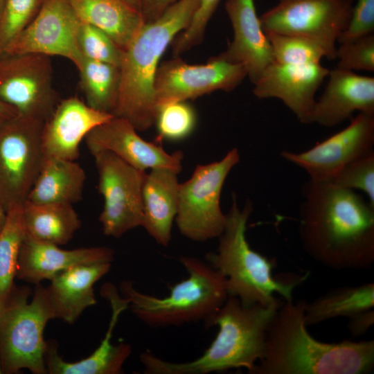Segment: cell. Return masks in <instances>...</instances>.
Wrapping results in <instances>:
<instances>
[{"mask_svg": "<svg viewBox=\"0 0 374 374\" xmlns=\"http://www.w3.org/2000/svg\"><path fill=\"white\" fill-rule=\"evenodd\" d=\"M299 235L304 250L335 269L374 262V206L353 190L309 180L303 187Z\"/></svg>", "mask_w": 374, "mask_h": 374, "instance_id": "6da1fadb", "label": "cell"}, {"mask_svg": "<svg viewBox=\"0 0 374 374\" xmlns=\"http://www.w3.org/2000/svg\"><path fill=\"white\" fill-rule=\"evenodd\" d=\"M304 300L283 302L267 330L265 355L251 374H365L374 366L373 340L326 343L307 330Z\"/></svg>", "mask_w": 374, "mask_h": 374, "instance_id": "7a4b0ae2", "label": "cell"}, {"mask_svg": "<svg viewBox=\"0 0 374 374\" xmlns=\"http://www.w3.org/2000/svg\"><path fill=\"white\" fill-rule=\"evenodd\" d=\"M283 303L248 305L229 296L205 322L209 327L217 326L218 332L202 355L191 361L172 362L146 350L140 355L144 373L207 374L244 368L250 373L265 355L268 328Z\"/></svg>", "mask_w": 374, "mask_h": 374, "instance_id": "3957f363", "label": "cell"}, {"mask_svg": "<svg viewBox=\"0 0 374 374\" xmlns=\"http://www.w3.org/2000/svg\"><path fill=\"white\" fill-rule=\"evenodd\" d=\"M199 0H178L145 23L124 50L118 101L113 115L139 131L151 127L157 105L154 81L159 60L173 39L189 24Z\"/></svg>", "mask_w": 374, "mask_h": 374, "instance_id": "277c9868", "label": "cell"}, {"mask_svg": "<svg viewBox=\"0 0 374 374\" xmlns=\"http://www.w3.org/2000/svg\"><path fill=\"white\" fill-rule=\"evenodd\" d=\"M252 209L249 202L241 208L233 194L217 249L206 255L207 262L225 278L229 296L244 305L280 302L275 294L285 301H292L295 287L306 276L281 279L272 275L274 260L254 251L247 240V224Z\"/></svg>", "mask_w": 374, "mask_h": 374, "instance_id": "5b68a950", "label": "cell"}, {"mask_svg": "<svg viewBox=\"0 0 374 374\" xmlns=\"http://www.w3.org/2000/svg\"><path fill=\"white\" fill-rule=\"evenodd\" d=\"M179 261L188 277L171 287L165 297L141 292L131 281L120 283L121 294L129 301V308L150 327L206 322L229 296L225 278L207 262L184 256Z\"/></svg>", "mask_w": 374, "mask_h": 374, "instance_id": "8992f818", "label": "cell"}, {"mask_svg": "<svg viewBox=\"0 0 374 374\" xmlns=\"http://www.w3.org/2000/svg\"><path fill=\"white\" fill-rule=\"evenodd\" d=\"M28 287H17L0 314V364L2 373H17L26 368L33 374L47 373V341L44 330L54 319L44 292L36 284L30 302Z\"/></svg>", "mask_w": 374, "mask_h": 374, "instance_id": "52a82bcc", "label": "cell"}, {"mask_svg": "<svg viewBox=\"0 0 374 374\" xmlns=\"http://www.w3.org/2000/svg\"><path fill=\"white\" fill-rule=\"evenodd\" d=\"M237 148L220 160L197 165L191 177L179 184V205L175 221L181 235L195 242L218 238L224 229L226 215L220 206L224 181L239 163Z\"/></svg>", "mask_w": 374, "mask_h": 374, "instance_id": "ba28073f", "label": "cell"}, {"mask_svg": "<svg viewBox=\"0 0 374 374\" xmlns=\"http://www.w3.org/2000/svg\"><path fill=\"white\" fill-rule=\"evenodd\" d=\"M43 125L19 115L0 125V199L6 212L27 200L40 172Z\"/></svg>", "mask_w": 374, "mask_h": 374, "instance_id": "9c48e42d", "label": "cell"}, {"mask_svg": "<svg viewBox=\"0 0 374 374\" xmlns=\"http://www.w3.org/2000/svg\"><path fill=\"white\" fill-rule=\"evenodd\" d=\"M354 0H284L259 18L265 32L296 35L318 44L336 58V42L346 28Z\"/></svg>", "mask_w": 374, "mask_h": 374, "instance_id": "30bf717a", "label": "cell"}, {"mask_svg": "<svg viewBox=\"0 0 374 374\" xmlns=\"http://www.w3.org/2000/svg\"><path fill=\"white\" fill-rule=\"evenodd\" d=\"M93 156L98 175V190L104 199L99 221L105 235L119 238L142 225L146 173L107 151Z\"/></svg>", "mask_w": 374, "mask_h": 374, "instance_id": "8fae6325", "label": "cell"}, {"mask_svg": "<svg viewBox=\"0 0 374 374\" xmlns=\"http://www.w3.org/2000/svg\"><path fill=\"white\" fill-rule=\"evenodd\" d=\"M0 100L21 116L45 121L60 102L49 56L27 53L0 57Z\"/></svg>", "mask_w": 374, "mask_h": 374, "instance_id": "7c38bea8", "label": "cell"}, {"mask_svg": "<svg viewBox=\"0 0 374 374\" xmlns=\"http://www.w3.org/2000/svg\"><path fill=\"white\" fill-rule=\"evenodd\" d=\"M247 76L245 66L211 57L204 64H189L175 57L159 64L154 77L157 107L168 103L186 101L215 91L235 89Z\"/></svg>", "mask_w": 374, "mask_h": 374, "instance_id": "4fadbf2b", "label": "cell"}, {"mask_svg": "<svg viewBox=\"0 0 374 374\" xmlns=\"http://www.w3.org/2000/svg\"><path fill=\"white\" fill-rule=\"evenodd\" d=\"M350 120L346 127L310 149L280 155L304 169L310 180L330 181L346 165L374 152V114L359 112Z\"/></svg>", "mask_w": 374, "mask_h": 374, "instance_id": "5bb4252c", "label": "cell"}, {"mask_svg": "<svg viewBox=\"0 0 374 374\" xmlns=\"http://www.w3.org/2000/svg\"><path fill=\"white\" fill-rule=\"evenodd\" d=\"M80 23L68 0H44L35 17L5 48L1 55L36 53L60 56L77 66L82 59L76 41Z\"/></svg>", "mask_w": 374, "mask_h": 374, "instance_id": "9a60e30c", "label": "cell"}, {"mask_svg": "<svg viewBox=\"0 0 374 374\" xmlns=\"http://www.w3.org/2000/svg\"><path fill=\"white\" fill-rule=\"evenodd\" d=\"M136 131L127 120L114 116L91 130L84 141L92 155L107 151L143 171L158 168L177 173L181 170L182 152L168 153L159 143L145 141Z\"/></svg>", "mask_w": 374, "mask_h": 374, "instance_id": "2e32d148", "label": "cell"}, {"mask_svg": "<svg viewBox=\"0 0 374 374\" xmlns=\"http://www.w3.org/2000/svg\"><path fill=\"white\" fill-rule=\"evenodd\" d=\"M329 71L321 63L296 66L273 62L253 83L252 91L259 99H280L301 123L310 124L316 92Z\"/></svg>", "mask_w": 374, "mask_h": 374, "instance_id": "e0dca14e", "label": "cell"}, {"mask_svg": "<svg viewBox=\"0 0 374 374\" xmlns=\"http://www.w3.org/2000/svg\"><path fill=\"white\" fill-rule=\"evenodd\" d=\"M113 114L89 107L75 96L60 100L44 122L42 145L44 157L75 161L79 145L88 133Z\"/></svg>", "mask_w": 374, "mask_h": 374, "instance_id": "ac0fdd59", "label": "cell"}, {"mask_svg": "<svg viewBox=\"0 0 374 374\" xmlns=\"http://www.w3.org/2000/svg\"><path fill=\"white\" fill-rule=\"evenodd\" d=\"M100 294L110 305L112 315L106 334L98 347L88 357L75 362L64 360L58 353L53 341H47L46 366L49 374H120L132 353V347L126 343L113 345L112 337L121 313L129 308V301L119 294L111 283L104 284Z\"/></svg>", "mask_w": 374, "mask_h": 374, "instance_id": "d6986e66", "label": "cell"}, {"mask_svg": "<svg viewBox=\"0 0 374 374\" xmlns=\"http://www.w3.org/2000/svg\"><path fill=\"white\" fill-rule=\"evenodd\" d=\"M224 7L233 38L226 51L217 57L243 64L253 84L274 62L271 47L257 15L254 0H226Z\"/></svg>", "mask_w": 374, "mask_h": 374, "instance_id": "ffe728a7", "label": "cell"}, {"mask_svg": "<svg viewBox=\"0 0 374 374\" xmlns=\"http://www.w3.org/2000/svg\"><path fill=\"white\" fill-rule=\"evenodd\" d=\"M313 108L310 123L332 127L353 117L355 112L374 114V78L335 68Z\"/></svg>", "mask_w": 374, "mask_h": 374, "instance_id": "44dd1931", "label": "cell"}, {"mask_svg": "<svg viewBox=\"0 0 374 374\" xmlns=\"http://www.w3.org/2000/svg\"><path fill=\"white\" fill-rule=\"evenodd\" d=\"M113 249L106 247L66 250L59 246L34 240L25 236L19 250L16 277L38 284L51 280L72 267L96 262H112Z\"/></svg>", "mask_w": 374, "mask_h": 374, "instance_id": "7402d4cb", "label": "cell"}, {"mask_svg": "<svg viewBox=\"0 0 374 374\" xmlns=\"http://www.w3.org/2000/svg\"><path fill=\"white\" fill-rule=\"evenodd\" d=\"M111 267L109 262L80 265L53 277L44 292L54 319L73 323L85 309L94 305L93 286Z\"/></svg>", "mask_w": 374, "mask_h": 374, "instance_id": "603a6c76", "label": "cell"}, {"mask_svg": "<svg viewBox=\"0 0 374 374\" xmlns=\"http://www.w3.org/2000/svg\"><path fill=\"white\" fill-rule=\"evenodd\" d=\"M177 172L164 168L151 169L143 186V227L155 242L169 244L177 213L179 184Z\"/></svg>", "mask_w": 374, "mask_h": 374, "instance_id": "cb8c5ba5", "label": "cell"}, {"mask_svg": "<svg viewBox=\"0 0 374 374\" xmlns=\"http://www.w3.org/2000/svg\"><path fill=\"white\" fill-rule=\"evenodd\" d=\"M79 20L105 33L125 50L144 25L140 11L121 0H68Z\"/></svg>", "mask_w": 374, "mask_h": 374, "instance_id": "d4e9b609", "label": "cell"}, {"mask_svg": "<svg viewBox=\"0 0 374 374\" xmlns=\"http://www.w3.org/2000/svg\"><path fill=\"white\" fill-rule=\"evenodd\" d=\"M86 178L84 169L75 161L44 157L27 200L73 204L82 199Z\"/></svg>", "mask_w": 374, "mask_h": 374, "instance_id": "484cf974", "label": "cell"}, {"mask_svg": "<svg viewBox=\"0 0 374 374\" xmlns=\"http://www.w3.org/2000/svg\"><path fill=\"white\" fill-rule=\"evenodd\" d=\"M22 213L26 236L42 242L66 244L81 226L78 213L69 204H37L26 200Z\"/></svg>", "mask_w": 374, "mask_h": 374, "instance_id": "4316f807", "label": "cell"}, {"mask_svg": "<svg viewBox=\"0 0 374 374\" xmlns=\"http://www.w3.org/2000/svg\"><path fill=\"white\" fill-rule=\"evenodd\" d=\"M374 284L344 286L330 290L310 303H306V326L319 323L336 317H350L357 313L373 309Z\"/></svg>", "mask_w": 374, "mask_h": 374, "instance_id": "83f0119b", "label": "cell"}, {"mask_svg": "<svg viewBox=\"0 0 374 374\" xmlns=\"http://www.w3.org/2000/svg\"><path fill=\"white\" fill-rule=\"evenodd\" d=\"M76 67L86 103L96 110L113 114L118 97L119 66L82 56Z\"/></svg>", "mask_w": 374, "mask_h": 374, "instance_id": "f1b7e54d", "label": "cell"}, {"mask_svg": "<svg viewBox=\"0 0 374 374\" xmlns=\"http://www.w3.org/2000/svg\"><path fill=\"white\" fill-rule=\"evenodd\" d=\"M22 205L12 206L7 211L6 221L0 232V306L3 309L18 287L14 280L20 247L26 236Z\"/></svg>", "mask_w": 374, "mask_h": 374, "instance_id": "f546056e", "label": "cell"}, {"mask_svg": "<svg viewBox=\"0 0 374 374\" xmlns=\"http://www.w3.org/2000/svg\"><path fill=\"white\" fill-rule=\"evenodd\" d=\"M271 47L274 62L287 65H310L326 57L324 50L308 38L292 34L265 32Z\"/></svg>", "mask_w": 374, "mask_h": 374, "instance_id": "4dcf8cb0", "label": "cell"}, {"mask_svg": "<svg viewBox=\"0 0 374 374\" xmlns=\"http://www.w3.org/2000/svg\"><path fill=\"white\" fill-rule=\"evenodd\" d=\"M197 124L195 109L186 101L168 103L157 107L154 125L157 141H179L188 137Z\"/></svg>", "mask_w": 374, "mask_h": 374, "instance_id": "1f68e13d", "label": "cell"}, {"mask_svg": "<svg viewBox=\"0 0 374 374\" xmlns=\"http://www.w3.org/2000/svg\"><path fill=\"white\" fill-rule=\"evenodd\" d=\"M76 41L83 57L120 66L124 50L100 29L80 21Z\"/></svg>", "mask_w": 374, "mask_h": 374, "instance_id": "d6a6232c", "label": "cell"}, {"mask_svg": "<svg viewBox=\"0 0 374 374\" xmlns=\"http://www.w3.org/2000/svg\"><path fill=\"white\" fill-rule=\"evenodd\" d=\"M43 2L44 0H4L0 12V56L35 17Z\"/></svg>", "mask_w": 374, "mask_h": 374, "instance_id": "836d02e7", "label": "cell"}, {"mask_svg": "<svg viewBox=\"0 0 374 374\" xmlns=\"http://www.w3.org/2000/svg\"><path fill=\"white\" fill-rule=\"evenodd\" d=\"M329 183L362 191L374 206V152L346 165Z\"/></svg>", "mask_w": 374, "mask_h": 374, "instance_id": "e575fe53", "label": "cell"}, {"mask_svg": "<svg viewBox=\"0 0 374 374\" xmlns=\"http://www.w3.org/2000/svg\"><path fill=\"white\" fill-rule=\"evenodd\" d=\"M220 1V0H199L198 7L189 24L170 44L175 57L190 50L204 40L208 23Z\"/></svg>", "mask_w": 374, "mask_h": 374, "instance_id": "d590c367", "label": "cell"}, {"mask_svg": "<svg viewBox=\"0 0 374 374\" xmlns=\"http://www.w3.org/2000/svg\"><path fill=\"white\" fill-rule=\"evenodd\" d=\"M337 68L351 71H374V34L340 44L336 49Z\"/></svg>", "mask_w": 374, "mask_h": 374, "instance_id": "8d00e7d4", "label": "cell"}, {"mask_svg": "<svg viewBox=\"0 0 374 374\" xmlns=\"http://www.w3.org/2000/svg\"><path fill=\"white\" fill-rule=\"evenodd\" d=\"M348 24L337 39L339 44L374 33V0H354Z\"/></svg>", "mask_w": 374, "mask_h": 374, "instance_id": "74e56055", "label": "cell"}, {"mask_svg": "<svg viewBox=\"0 0 374 374\" xmlns=\"http://www.w3.org/2000/svg\"><path fill=\"white\" fill-rule=\"evenodd\" d=\"M348 322V329L353 336L364 334L374 323V310L370 309L357 313L350 317Z\"/></svg>", "mask_w": 374, "mask_h": 374, "instance_id": "f35d334b", "label": "cell"}, {"mask_svg": "<svg viewBox=\"0 0 374 374\" xmlns=\"http://www.w3.org/2000/svg\"><path fill=\"white\" fill-rule=\"evenodd\" d=\"M177 1L178 0H143L140 12L145 24L155 20Z\"/></svg>", "mask_w": 374, "mask_h": 374, "instance_id": "ab89813d", "label": "cell"}, {"mask_svg": "<svg viewBox=\"0 0 374 374\" xmlns=\"http://www.w3.org/2000/svg\"><path fill=\"white\" fill-rule=\"evenodd\" d=\"M17 115V112L13 107L0 100V119L6 120Z\"/></svg>", "mask_w": 374, "mask_h": 374, "instance_id": "60d3db41", "label": "cell"}, {"mask_svg": "<svg viewBox=\"0 0 374 374\" xmlns=\"http://www.w3.org/2000/svg\"><path fill=\"white\" fill-rule=\"evenodd\" d=\"M6 217L7 212L6 211L0 199V232L6 223Z\"/></svg>", "mask_w": 374, "mask_h": 374, "instance_id": "b9f144b4", "label": "cell"}, {"mask_svg": "<svg viewBox=\"0 0 374 374\" xmlns=\"http://www.w3.org/2000/svg\"><path fill=\"white\" fill-rule=\"evenodd\" d=\"M130 7L140 11L143 0H121Z\"/></svg>", "mask_w": 374, "mask_h": 374, "instance_id": "7bdbcfd3", "label": "cell"}, {"mask_svg": "<svg viewBox=\"0 0 374 374\" xmlns=\"http://www.w3.org/2000/svg\"><path fill=\"white\" fill-rule=\"evenodd\" d=\"M4 0H0V12L3 5Z\"/></svg>", "mask_w": 374, "mask_h": 374, "instance_id": "ee69618b", "label": "cell"}, {"mask_svg": "<svg viewBox=\"0 0 374 374\" xmlns=\"http://www.w3.org/2000/svg\"><path fill=\"white\" fill-rule=\"evenodd\" d=\"M2 310H3V308L0 306V314H1V312H2Z\"/></svg>", "mask_w": 374, "mask_h": 374, "instance_id": "f6af8a7d", "label": "cell"}, {"mask_svg": "<svg viewBox=\"0 0 374 374\" xmlns=\"http://www.w3.org/2000/svg\"><path fill=\"white\" fill-rule=\"evenodd\" d=\"M2 373V370H1V364H0V374Z\"/></svg>", "mask_w": 374, "mask_h": 374, "instance_id": "bcb514c9", "label": "cell"}, {"mask_svg": "<svg viewBox=\"0 0 374 374\" xmlns=\"http://www.w3.org/2000/svg\"><path fill=\"white\" fill-rule=\"evenodd\" d=\"M2 121H3V120L0 119V125H1V122H2Z\"/></svg>", "mask_w": 374, "mask_h": 374, "instance_id": "7dc6e473", "label": "cell"}, {"mask_svg": "<svg viewBox=\"0 0 374 374\" xmlns=\"http://www.w3.org/2000/svg\"><path fill=\"white\" fill-rule=\"evenodd\" d=\"M284 1V0H279V1Z\"/></svg>", "mask_w": 374, "mask_h": 374, "instance_id": "c3c4849f", "label": "cell"}, {"mask_svg": "<svg viewBox=\"0 0 374 374\" xmlns=\"http://www.w3.org/2000/svg\"><path fill=\"white\" fill-rule=\"evenodd\" d=\"M1 57V56H0Z\"/></svg>", "mask_w": 374, "mask_h": 374, "instance_id": "681fc988", "label": "cell"}]
</instances>
